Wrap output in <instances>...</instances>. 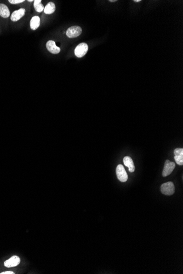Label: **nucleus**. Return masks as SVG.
Masks as SVG:
<instances>
[{
  "label": "nucleus",
  "instance_id": "obj_12",
  "mask_svg": "<svg viewBox=\"0 0 183 274\" xmlns=\"http://www.w3.org/2000/svg\"><path fill=\"white\" fill-rule=\"evenodd\" d=\"M40 25V19L38 16H35L32 18L30 20V27L32 30H35Z\"/></svg>",
  "mask_w": 183,
  "mask_h": 274
},
{
  "label": "nucleus",
  "instance_id": "obj_11",
  "mask_svg": "<svg viewBox=\"0 0 183 274\" xmlns=\"http://www.w3.org/2000/svg\"><path fill=\"white\" fill-rule=\"evenodd\" d=\"M10 15V10L5 4L0 3V16L7 18Z\"/></svg>",
  "mask_w": 183,
  "mask_h": 274
},
{
  "label": "nucleus",
  "instance_id": "obj_17",
  "mask_svg": "<svg viewBox=\"0 0 183 274\" xmlns=\"http://www.w3.org/2000/svg\"><path fill=\"white\" fill-rule=\"evenodd\" d=\"M134 2H141V0H134Z\"/></svg>",
  "mask_w": 183,
  "mask_h": 274
},
{
  "label": "nucleus",
  "instance_id": "obj_2",
  "mask_svg": "<svg viewBox=\"0 0 183 274\" xmlns=\"http://www.w3.org/2000/svg\"><path fill=\"white\" fill-rule=\"evenodd\" d=\"M88 50V46L86 43L79 44L75 49V56L77 58H82L86 55Z\"/></svg>",
  "mask_w": 183,
  "mask_h": 274
},
{
  "label": "nucleus",
  "instance_id": "obj_3",
  "mask_svg": "<svg viewBox=\"0 0 183 274\" xmlns=\"http://www.w3.org/2000/svg\"><path fill=\"white\" fill-rule=\"evenodd\" d=\"M116 175L118 180L122 182H125L128 180L127 173L122 165H118L116 170Z\"/></svg>",
  "mask_w": 183,
  "mask_h": 274
},
{
  "label": "nucleus",
  "instance_id": "obj_1",
  "mask_svg": "<svg viewBox=\"0 0 183 274\" xmlns=\"http://www.w3.org/2000/svg\"><path fill=\"white\" fill-rule=\"evenodd\" d=\"M162 193L166 195H172L175 192V187L172 182L164 183L161 186Z\"/></svg>",
  "mask_w": 183,
  "mask_h": 274
},
{
  "label": "nucleus",
  "instance_id": "obj_16",
  "mask_svg": "<svg viewBox=\"0 0 183 274\" xmlns=\"http://www.w3.org/2000/svg\"><path fill=\"white\" fill-rule=\"evenodd\" d=\"M1 274H15V272H1V273H0Z\"/></svg>",
  "mask_w": 183,
  "mask_h": 274
},
{
  "label": "nucleus",
  "instance_id": "obj_13",
  "mask_svg": "<svg viewBox=\"0 0 183 274\" xmlns=\"http://www.w3.org/2000/svg\"><path fill=\"white\" fill-rule=\"evenodd\" d=\"M44 12L47 15H51L55 12L56 10V6L53 2H49L46 5V7L44 8Z\"/></svg>",
  "mask_w": 183,
  "mask_h": 274
},
{
  "label": "nucleus",
  "instance_id": "obj_8",
  "mask_svg": "<svg viewBox=\"0 0 183 274\" xmlns=\"http://www.w3.org/2000/svg\"><path fill=\"white\" fill-rule=\"evenodd\" d=\"M174 160L176 163L179 165H183V148H176L174 152Z\"/></svg>",
  "mask_w": 183,
  "mask_h": 274
},
{
  "label": "nucleus",
  "instance_id": "obj_18",
  "mask_svg": "<svg viewBox=\"0 0 183 274\" xmlns=\"http://www.w3.org/2000/svg\"><path fill=\"white\" fill-rule=\"evenodd\" d=\"M110 2H116V0H115V1H113V0H110V1H109Z\"/></svg>",
  "mask_w": 183,
  "mask_h": 274
},
{
  "label": "nucleus",
  "instance_id": "obj_14",
  "mask_svg": "<svg viewBox=\"0 0 183 274\" xmlns=\"http://www.w3.org/2000/svg\"><path fill=\"white\" fill-rule=\"evenodd\" d=\"M34 8L37 12H42L44 10V5L41 3V0L34 1Z\"/></svg>",
  "mask_w": 183,
  "mask_h": 274
},
{
  "label": "nucleus",
  "instance_id": "obj_10",
  "mask_svg": "<svg viewBox=\"0 0 183 274\" xmlns=\"http://www.w3.org/2000/svg\"><path fill=\"white\" fill-rule=\"evenodd\" d=\"M123 163L125 166L128 168V170L130 172H133L135 170V166L133 160L130 156H126L123 158Z\"/></svg>",
  "mask_w": 183,
  "mask_h": 274
},
{
  "label": "nucleus",
  "instance_id": "obj_15",
  "mask_svg": "<svg viewBox=\"0 0 183 274\" xmlns=\"http://www.w3.org/2000/svg\"><path fill=\"white\" fill-rule=\"evenodd\" d=\"M24 0H9V2L12 4H18L20 3H22L24 2Z\"/></svg>",
  "mask_w": 183,
  "mask_h": 274
},
{
  "label": "nucleus",
  "instance_id": "obj_7",
  "mask_svg": "<svg viewBox=\"0 0 183 274\" xmlns=\"http://www.w3.org/2000/svg\"><path fill=\"white\" fill-rule=\"evenodd\" d=\"M46 48L49 52L54 54H57L60 52V48L56 46L55 42L51 40L47 42Z\"/></svg>",
  "mask_w": 183,
  "mask_h": 274
},
{
  "label": "nucleus",
  "instance_id": "obj_6",
  "mask_svg": "<svg viewBox=\"0 0 183 274\" xmlns=\"http://www.w3.org/2000/svg\"><path fill=\"white\" fill-rule=\"evenodd\" d=\"M20 262V258L17 255H13L12 257L10 258L9 259L6 260L4 263V265L7 268H12L18 265L19 264Z\"/></svg>",
  "mask_w": 183,
  "mask_h": 274
},
{
  "label": "nucleus",
  "instance_id": "obj_4",
  "mask_svg": "<svg viewBox=\"0 0 183 274\" xmlns=\"http://www.w3.org/2000/svg\"><path fill=\"white\" fill-rule=\"evenodd\" d=\"M82 33V29L79 26L70 27L66 32V36L69 38H75L80 36Z\"/></svg>",
  "mask_w": 183,
  "mask_h": 274
},
{
  "label": "nucleus",
  "instance_id": "obj_19",
  "mask_svg": "<svg viewBox=\"0 0 183 274\" xmlns=\"http://www.w3.org/2000/svg\"><path fill=\"white\" fill-rule=\"evenodd\" d=\"M32 1H33L32 0H28V2H32Z\"/></svg>",
  "mask_w": 183,
  "mask_h": 274
},
{
  "label": "nucleus",
  "instance_id": "obj_9",
  "mask_svg": "<svg viewBox=\"0 0 183 274\" xmlns=\"http://www.w3.org/2000/svg\"><path fill=\"white\" fill-rule=\"evenodd\" d=\"M25 13V10L24 8H20L19 10H15L11 15V19L13 22H17L22 17H24Z\"/></svg>",
  "mask_w": 183,
  "mask_h": 274
},
{
  "label": "nucleus",
  "instance_id": "obj_5",
  "mask_svg": "<svg viewBox=\"0 0 183 274\" xmlns=\"http://www.w3.org/2000/svg\"><path fill=\"white\" fill-rule=\"evenodd\" d=\"M176 167V164L174 162H171L169 160H167L164 163V170L162 172V175L164 177H166L167 176L169 175L173 171L174 169Z\"/></svg>",
  "mask_w": 183,
  "mask_h": 274
}]
</instances>
